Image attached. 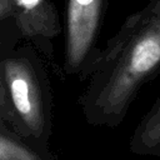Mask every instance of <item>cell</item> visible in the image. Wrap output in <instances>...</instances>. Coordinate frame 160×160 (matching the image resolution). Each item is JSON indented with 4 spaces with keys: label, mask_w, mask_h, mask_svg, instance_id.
<instances>
[{
    "label": "cell",
    "mask_w": 160,
    "mask_h": 160,
    "mask_svg": "<svg viewBox=\"0 0 160 160\" xmlns=\"http://www.w3.org/2000/svg\"><path fill=\"white\" fill-rule=\"evenodd\" d=\"M160 72V29L141 10L101 49L79 102L92 125L118 126L140 89Z\"/></svg>",
    "instance_id": "cell-1"
},
{
    "label": "cell",
    "mask_w": 160,
    "mask_h": 160,
    "mask_svg": "<svg viewBox=\"0 0 160 160\" xmlns=\"http://www.w3.org/2000/svg\"><path fill=\"white\" fill-rule=\"evenodd\" d=\"M49 65L30 44L21 42L5 59L4 74L15 130L41 139L49 129L51 82Z\"/></svg>",
    "instance_id": "cell-2"
},
{
    "label": "cell",
    "mask_w": 160,
    "mask_h": 160,
    "mask_svg": "<svg viewBox=\"0 0 160 160\" xmlns=\"http://www.w3.org/2000/svg\"><path fill=\"white\" fill-rule=\"evenodd\" d=\"M109 0H66L62 71L88 81L101 50L95 46Z\"/></svg>",
    "instance_id": "cell-3"
},
{
    "label": "cell",
    "mask_w": 160,
    "mask_h": 160,
    "mask_svg": "<svg viewBox=\"0 0 160 160\" xmlns=\"http://www.w3.org/2000/svg\"><path fill=\"white\" fill-rule=\"evenodd\" d=\"M14 20L22 42L34 46L46 60L50 70L62 78L56 62L54 40L61 32L60 15L51 0H14Z\"/></svg>",
    "instance_id": "cell-4"
},
{
    "label": "cell",
    "mask_w": 160,
    "mask_h": 160,
    "mask_svg": "<svg viewBox=\"0 0 160 160\" xmlns=\"http://www.w3.org/2000/svg\"><path fill=\"white\" fill-rule=\"evenodd\" d=\"M22 42L21 34L14 18L0 21V129H14V116L8 96V89L4 74V62L6 56Z\"/></svg>",
    "instance_id": "cell-5"
},
{
    "label": "cell",
    "mask_w": 160,
    "mask_h": 160,
    "mask_svg": "<svg viewBox=\"0 0 160 160\" xmlns=\"http://www.w3.org/2000/svg\"><path fill=\"white\" fill-rule=\"evenodd\" d=\"M130 150L136 155L160 156V95L136 126Z\"/></svg>",
    "instance_id": "cell-6"
},
{
    "label": "cell",
    "mask_w": 160,
    "mask_h": 160,
    "mask_svg": "<svg viewBox=\"0 0 160 160\" xmlns=\"http://www.w3.org/2000/svg\"><path fill=\"white\" fill-rule=\"evenodd\" d=\"M0 129V160H42L34 150Z\"/></svg>",
    "instance_id": "cell-7"
},
{
    "label": "cell",
    "mask_w": 160,
    "mask_h": 160,
    "mask_svg": "<svg viewBox=\"0 0 160 160\" xmlns=\"http://www.w3.org/2000/svg\"><path fill=\"white\" fill-rule=\"evenodd\" d=\"M142 14L160 29V0H150L145 8L141 9Z\"/></svg>",
    "instance_id": "cell-8"
},
{
    "label": "cell",
    "mask_w": 160,
    "mask_h": 160,
    "mask_svg": "<svg viewBox=\"0 0 160 160\" xmlns=\"http://www.w3.org/2000/svg\"><path fill=\"white\" fill-rule=\"evenodd\" d=\"M14 16V0H0V21Z\"/></svg>",
    "instance_id": "cell-9"
}]
</instances>
